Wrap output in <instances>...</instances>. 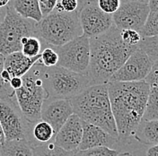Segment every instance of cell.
<instances>
[{"label": "cell", "mask_w": 158, "mask_h": 156, "mask_svg": "<svg viewBox=\"0 0 158 156\" xmlns=\"http://www.w3.org/2000/svg\"><path fill=\"white\" fill-rule=\"evenodd\" d=\"M107 84L118 142L129 145L143 119L150 87L145 81L110 82Z\"/></svg>", "instance_id": "obj_1"}, {"label": "cell", "mask_w": 158, "mask_h": 156, "mask_svg": "<svg viewBox=\"0 0 158 156\" xmlns=\"http://www.w3.org/2000/svg\"><path fill=\"white\" fill-rule=\"evenodd\" d=\"M90 64L86 76L90 85L106 84L138 47L127 45L120 31L113 26L106 32L90 38Z\"/></svg>", "instance_id": "obj_2"}, {"label": "cell", "mask_w": 158, "mask_h": 156, "mask_svg": "<svg viewBox=\"0 0 158 156\" xmlns=\"http://www.w3.org/2000/svg\"><path fill=\"white\" fill-rule=\"evenodd\" d=\"M69 101L74 113L83 122L101 127L118 139V131L111 111L107 84L90 85Z\"/></svg>", "instance_id": "obj_3"}, {"label": "cell", "mask_w": 158, "mask_h": 156, "mask_svg": "<svg viewBox=\"0 0 158 156\" xmlns=\"http://www.w3.org/2000/svg\"><path fill=\"white\" fill-rule=\"evenodd\" d=\"M47 68L39 60L23 76L22 87L15 92L16 102L24 118L30 123L41 120L40 112L43 101L48 98L44 89L43 76Z\"/></svg>", "instance_id": "obj_4"}, {"label": "cell", "mask_w": 158, "mask_h": 156, "mask_svg": "<svg viewBox=\"0 0 158 156\" xmlns=\"http://www.w3.org/2000/svg\"><path fill=\"white\" fill-rule=\"evenodd\" d=\"M83 35L78 13L53 10L37 23V36L49 47H59Z\"/></svg>", "instance_id": "obj_5"}, {"label": "cell", "mask_w": 158, "mask_h": 156, "mask_svg": "<svg viewBox=\"0 0 158 156\" xmlns=\"http://www.w3.org/2000/svg\"><path fill=\"white\" fill-rule=\"evenodd\" d=\"M48 97L71 100L90 86L88 77L60 66L47 68L43 76Z\"/></svg>", "instance_id": "obj_6"}, {"label": "cell", "mask_w": 158, "mask_h": 156, "mask_svg": "<svg viewBox=\"0 0 158 156\" xmlns=\"http://www.w3.org/2000/svg\"><path fill=\"white\" fill-rule=\"evenodd\" d=\"M37 36V23L24 19L7 6L6 15L0 23V54L6 57L22 50V39Z\"/></svg>", "instance_id": "obj_7"}, {"label": "cell", "mask_w": 158, "mask_h": 156, "mask_svg": "<svg viewBox=\"0 0 158 156\" xmlns=\"http://www.w3.org/2000/svg\"><path fill=\"white\" fill-rule=\"evenodd\" d=\"M52 48L59 56V66L86 76L90 64L89 38L82 35L62 46Z\"/></svg>", "instance_id": "obj_8"}, {"label": "cell", "mask_w": 158, "mask_h": 156, "mask_svg": "<svg viewBox=\"0 0 158 156\" xmlns=\"http://www.w3.org/2000/svg\"><path fill=\"white\" fill-rule=\"evenodd\" d=\"M0 123L6 141H27L31 123L23 116L15 96L0 100Z\"/></svg>", "instance_id": "obj_9"}, {"label": "cell", "mask_w": 158, "mask_h": 156, "mask_svg": "<svg viewBox=\"0 0 158 156\" xmlns=\"http://www.w3.org/2000/svg\"><path fill=\"white\" fill-rule=\"evenodd\" d=\"M77 13L83 35L89 39L106 32L113 26L112 15L100 9L97 0H79Z\"/></svg>", "instance_id": "obj_10"}, {"label": "cell", "mask_w": 158, "mask_h": 156, "mask_svg": "<svg viewBox=\"0 0 158 156\" xmlns=\"http://www.w3.org/2000/svg\"><path fill=\"white\" fill-rule=\"evenodd\" d=\"M149 14L148 3L138 0H121L118 9L112 14L113 24L120 31L133 30L140 33Z\"/></svg>", "instance_id": "obj_11"}, {"label": "cell", "mask_w": 158, "mask_h": 156, "mask_svg": "<svg viewBox=\"0 0 158 156\" xmlns=\"http://www.w3.org/2000/svg\"><path fill=\"white\" fill-rule=\"evenodd\" d=\"M153 61L139 48L136 49L123 66L111 76L110 82H141L145 81L153 66Z\"/></svg>", "instance_id": "obj_12"}, {"label": "cell", "mask_w": 158, "mask_h": 156, "mask_svg": "<svg viewBox=\"0 0 158 156\" xmlns=\"http://www.w3.org/2000/svg\"><path fill=\"white\" fill-rule=\"evenodd\" d=\"M72 114L74 110L69 100L48 97L43 101L40 117L49 123L57 135Z\"/></svg>", "instance_id": "obj_13"}, {"label": "cell", "mask_w": 158, "mask_h": 156, "mask_svg": "<svg viewBox=\"0 0 158 156\" xmlns=\"http://www.w3.org/2000/svg\"><path fill=\"white\" fill-rule=\"evenodd\" d=\"M83 137L82 120L77 114H72L57 133L54 143L68 152H76Z\"/></svg>", "instance_id": "obj_14"}, {"label": "cell", "mask_w": 158, "mask_h": 156, "mask_svg": "<svg viewBox=\"0 0 158 156\" xmlns=\"http://www.w3.org/2000/svg\"><path fill=\"white\" fill-rule=\"evenodd\" d=\"M83 137L78 150H87L96 147L111 148L118 144V139L94 125L83 122Z\"/></svg>", "instance_id": "obj_15"}, {"label": "cell", "mask_w": 158, "mask_h": 156, "mask_svg": "<svg viewBox=\"0 0 158 156\" xmlns=\"http://www.w3.org/2000/svg\"><path fill=\"white\" fill-rule=\"evenodd\" d=\"M40 59V55L34 58H27L21 51L14 52L6 57L5 69L11 77H23Z\"/></svg>", "instance_id": "obj_16"}, {"label": "cell", "mask_w": 158, "mask_h": 156, "mask_svg": "<svg viewBox=\"0 0 158 156\" xmlns=\"http://www.w3.org/2000/svg\"><path fill=\"white\" fill-rule=\"evenodd\" d=\"M55 137L56 134L54 129L49 123L44 120H40L35 123H31L27 142L33 148L40 145L53 142Z\"/></svg>", "instance_id": "obj_17"}, {"label": "cell", "mask_w": 158, "mask_h": 156, "mask_svg": "<svg viewBox=\"0 0 158 156\" xmlns=\"http://www.w3.org/2000/svg\"><path fill=\"white\" fill-rule=\"evenodd\" d=\"M133 138L144 146L150 147L157 146L158 119L141 120Z\"/></svg>", "instance_id": "obj_18"}, {"label": "cell", "mask_w": 158, "mask_h": 156, "mask_svg": "<svg viewBox=\"0 0 158 156\" xmlns=\"http://www.w3.org/2000/svg\"><path fill=\"white\" fill-rule=\"evenodd\" d=\"M8 6L24 19L38 23L43 18L38 0H10Z\"/></svg>", "instance_id": "obj_19"}, {"label": "cell", "mask_w": 158, "mask_h": 156, "mask_svg": "<svg viewBox=\"0 0 158 156\" xmlns=\"http://www.w3.org/2000/svg\"><path fill=\"white\" fill-rule=\"evenodd\" d=\"M1 156H33L32 147L26 140L6 141L0 147Z\"/></svg>", "instance_id": "obj_20"}, {"label": "cell", "mask_w": 158, "mask_h": 156, "mask_svg": "<svg viewBox=\"0 0 158 156\" xmlns=\"http://www.w3.org/2000/svg\"><path fill=\"white\" fill-rule=\"evenodd\" d=\"M33 156H73L74 152H68L55 145L54 141L32 148Z\"/></svg>", "instance_id": "obj_21"}, {"label": "cell", "mask_w": 158, "mask_h": 156, "mask_svg": "<svg viewBox=\"0 0 158 156\" xmlns=\"http://www.w3.org/2000/svg\"><path fill=\"white\" fill-rule=\"evenodd\" d=\"M158 119V87L150 88L142 120Z\"/></svg>", "instance_id": "obj_22"}, {"label": "cell", "mask_w": 158, "mask_h": 156, "mask_svg": "<svg viewBox=\"0 0 158 156\" xmlns=\"http://www.w3.org/2000/svg\"><path fill=\"white\" fill-rule=\"evenodd\" d=\"M42 49L41 40L36 37H25L22 39V50L21 52L27 58H34L40 55Z\"/></svg>", "instance_id": "obj_23"}, {"label": "cell", "mask_w": 158, "mask_h": 156, "mask_svg": "<svg viewBox=\"0 0 158 156\" xmlns=\"http://www.w3.org/2000/svg\"><path fill=\"white\" fill-rule=\"evenodd\" d=\"M138 48L142 49L153 62L158 61V35L142 38Z\"/></svg>", "instance_id": "obj_24"}, {"label": "cell", "mask_w": 158, "mask_h": 156, "mask_svg": "<svg viewBox=\"0 0 158 156\" xmlns=\"http://www.w3.org/2000/svg\"><path fill=\"white\" fill-rule=\"evenodd\" d=\"M142 38L158 35V12H151L140 32Z\"/></svg>", "instance_id": "obj_25"}, {"label": "cell", "mask_w": 158, "mask_h": 156, "mask_svg": "<svg viewBox=\"0 0 158 156\" xmlns=\"http://www.w3.org/2000/svg\"><path fill=\"white\" fill-rule=\"evenodd\" d=\"M119 154L118 150L108 147H96L87 150H77L74 152L73 156H117Z\"/></svg>", "instance_id": "obj_26"}, {"label": "cell", "mask_w": 158, "mask_h": 156, "mask_svg": "<svg viewBox=\"0 0 158 156\" xmlns=\"http://www.w3.org/2000/svg\"><path fill=\"white\" fill-rule=\"evenodd\" d=\"M40 62L46 68H52L58 66L59 63V56L55 49L52 47H46L42 49L40 53Z\"/></svg>", "instance_id": "obj_27"}, {"label": "cell", "mask_w": 158, "mask_h": 156, "mask_svg": "<svg viewBox=\"0 0 158 156\" xmlns=\"http://www.w3.org/2000/svg\"><path fill=\"white\" fill-rule=\"evenodd\" d=\"M5 59L6 57L0 54V100L15 96V91L10 87L9 84H6L2 78V72L5 68Z\"/></svg>", "instance_id": "obj_28"}, {"label": "cell", "mask_w": 158, "mask_h": 156, "mask_svg": "<svg viewBox=\"0 0 158 156\" xmlns=\"http://www.w3.org/2000/svg\"><path fill=\"white\" fill-rule=\"evenodd\" d=\"M120 36H121L122 40L127 45L131 46V47H138L142 39L141 34L138 31H133V30H121Z\"/></svg>", "instance_id": "obj_29"}, {"label": "cell", "mask_w": 158, "mask_h": 156, "mask_svg": "<svg viewBox=\"0 0 158 156\" xmlns=\"http://www.w3.org/2000/svg\"><path fill=\"white\" fill-rule=\"evenodd\" d=\"M79 8V0H59L54 10L62 13H74Z\"/></svg>", "instance_id": "obj_30"}, {"label": "cell", "mask_w": 158, "mask_h": 156, "mask_svg": "<svg viewBox=\"0 0 158 156\" xmlns=\"http://www.w3.org/2000/svg\"><path fill=\"white\" fill-rule=\"evenodd\" d=\"M120 2L121 0H97L100 9L110 15L117 12L120 6Z\"/></svg>", "instance_id": "obj_31"}, {"label": "cell", "mask_w": 158, "mask_h": 156, "mask_svg": "<svg viewBox=\"0 0 158 156\" xmlns=\"http://www.w3.org/2000/svg\"><path fill=\"white\" fill-rule=\"evenodd\" d=\"M145 82L150 88L158 87V61L153 63L152 68L145 79Z\"/></svg>", "instance_id": "obj_32"}, {"label": "cell", "mask_w": 158, "mask_h": 156, "mask_svg": "<svg viewBox=\"0 0 158 156\" xmlns=\"http://www.w3.org/2000/svg\"><path fill=\"white\" fill-rule=\"evenodd\" d=\"M38 1H39L40 8L42 17H45L54 10L59 0H38Z\"/></svg>", "instance_id": "obj_33"}, {"label": "cell", "mask_w": 158, "mask_h": 156, "mask_svg": "<svg viewBox=\"0 0 158 156\" xmlns=\"http://www.w3.org/2000/svg\"><path fill=\"white\" fill-rule=\"evenodd\" d=\"M10 87L12 88L15 92L22 87L23 85V79L22 77H12L9 82Z\"/></svg>", "instance_id": "obj_34"}, {"label": "cell", "mask_w": 158, "mask_h": 156, "mask_svg": "<svg viewBox=\"0 0 158 156\" xmlns=\"http://www.w3.org/2000/svg\"><path fill=\"white\" fill-rule=\"evenodd\" d=\"M148 6L151 12H158V0H149Z\"/></svg>", "instance_id": "obj_35"}, {"label": "cell", "mask_w": 158, "mask_h": 156, "mask_svg": "<svg viewBox=\"0 0 158 156\" xmlns=\"http://www.w3.org/2000/svg\"><path fill=\"white\" fill-rule=\"evenodd\" d=\"M146 156H158V145L148 148Z\"/></svg>", "instance_id": "obj_36"}, {"label": "cell", "mask_w": 158, "mask_h": 156, "mask_svg": "<svg viewBox=\"0 0 158 156\" xmlns=\"http://www.w3.org/2000/svg\"><path fill=\"white\" fill-rule=\"evenodd\" d=\"M6 11H7V6L0 8V23L5 19V17L6 15Z\"/></svg>", "instance_id": "obj_37"}, {"label": "cell", "mask_w": 158, "mask_h": 156, "mask_svg": "<svg viewBox=\"0 0 158 156\" xmlns=\"http://www.w3.org/2000/svg\"><path fill=\"white\" fill-rule=\"evenodd\" d=\"M5 142H6V137H5V134H4L3 128H2L1 123H0V147L5 144Z\"/></svg>", "instance_id": "obj_38"}, {"label": "cell", "mask_w": 158, "mask_h": 156, "mask_svg": "<svg viewBox=\"0 0 158 156\" xmlns=\"http://www.w3.org/2000/svg\"><path fill=\"white\" fill-rule=\"evenodd\" d=\"M10 0H0V8L6 7L9 5Z\"/></svg>", "instance_id": "obj_39"}, {"label": "cell", "mask_w": 158, "mask_h": 156, "mask_svg": "<svg viewBox=\"0 0 158 156\" xmlns=\"http://www.w3.org/2000/svg\"><path fill=\"white\" fill-rule=\"evenodd\" d=\"M117 156H133L130 153L128 152H125V153H119Z\"/></svg>", "instance_id": "obj_40"}, {"label": "cell", "mask_w": 158, "mask_h": 156, "mask_svg": "<svg viewBox=\"0 0 158 156\" xmlns=\"http://www.w3.org/2000/svg\"><path fill=\"white\" fill-rule=\"evenodd\" d=\"M138 1H141V2H145V3H148L149 0H138Z\"/></svg>", "instance_id": "obj_41"}, {"label": "cell", "mask_w": 158, "mask_h": 156, "mask_svg": "<svg viewBox=\"0 0 158 156\" xmlns=\"http://www.w3.org/2000/svg\"><path fill=\"white\" fill-rule=\"evenodd\" d=\"M0 156H1V154H0Z\"/></svg>", "instance_id": "obj_42"}]
</instances>
